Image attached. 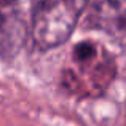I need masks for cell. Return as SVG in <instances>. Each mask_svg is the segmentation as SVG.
Masks as SVG:
<instances>
[{"instance_id": "1", "label": "cell", "mask_w": 126, "mask_h": 126, "mask_svg": "<svg viewBox=\"0 0 126 126\" xmlns=\"http://www.w3.org/2000/svg\"><path fill=\"white\" fill-rule=\"evenodd\" d=\"M117 75L115 59L101 43L83 40L72 48L61 74V86L78 99L99 97Z\"/></svg>"}, {"instance_id": "2", "label": "cell", "mask_w": 126, "mask_h": 126, "mask_svg": "<svg viewBox=\"0 0 126 126\" xmlns=\"http://www.w3.org/2000/svg\"><path fill=\"white\" fill-rule=\"evenodd\" d=\"M89 0H37L32 18V38L37 48L53 49L74 32Z\"/></svg>"}, {"instance_id": "3", "label": "cell", "mask_w": 126, "mask_h": 126, "mask_svg": "<svg viewBox=\"0 0 126 126\" xmlns=\"http://www.w3.org/2000/svg\"><path fill=\"white\" fill-rule=\"evenodd\" d=\"M26 40V22L18 0H0V58L13 59Z\"/></svg>"}, {"instance_id": "4", "label": "cell", "mask_w": 126, "mask_h": 126, "mask_svg": "<svg viewBox=\"0 0 126 126\" xmlns=\"http://www.w3.org/2000/svg\"><path fill=\"white\" fill-rule=\"evenodd\" d=\"M88 24L112 37H126V0H94Z\"/></svg>"}]
</instances>
